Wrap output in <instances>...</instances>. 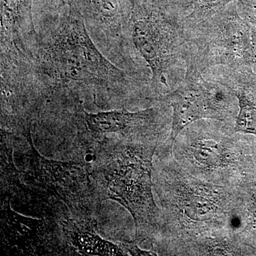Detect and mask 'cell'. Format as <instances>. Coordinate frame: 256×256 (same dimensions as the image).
Returning <instances> with one entry per match:
<instances>
[{
  "mask_svg": "<svg viewBox=\"0 0 256 256\" xmlns=\"http://www.w3.org/2000/svg\"><path fill=\"white\" fill-rule=\"evenodd\" d=\"M36 26L38 48L23 77L37 107L50 99L72 100L76 107L80 96L124 100L152 90L150 78L121 68L101 52L72 0L42 12Z\"/></svg>",
  "mask_w": 256,
  "mask_h": 256,
  "instance_id": "6da1fadb",
  "label": "cell"
},
{
  "mask_svg": "<svg viewBox=\"0 0 256 256\" xmlns=\"http://www.w3.org/2000/svg\"><path fill=\"white\" fill-rule=\"evenodd\" d=\"M116 144L96 158V175L106 192V200L118 202L132 215L136 235L154 222L158 208L152 192V160L156 144L150 140L119 138Z\"/></svg>",
  "mask_w": 256,
  "mask_h": 256,
  "instance_id": "7a4b0ae2",
  "label": "cell"
},
{
  "mask_svg": "<svg viewBox=\"0 0 256 256\" xmlns=\"http://www.w3.org/2000/svg\"><path fill=\"white\" fill-rule=\"evenodd\" d=\"M185 16L174 14L156 0L130 1L128 44L132 53L143 58L150 70L152 90L158 98L162 88H169L171 70L184 60Z\"/></svg>",
  "mask_w": 256,
  "mask_h": 256,
  "instance_id": "3957f363",
  "label": "cell"
},
{
  "mask_svg": "<svg viewBox=\"0 0 256 256\" xmlns=\"http://www.w3.org/2000/svg\"><path fill=\"white\" fill-rule=\"evenodd\" d=\"M184 28L185 64L203 74L217 67L252 68V24L235 6L196 21L184 18Z\"/></svg>",
  "mask_w": 256,
  "mask_h": 256,
  "instance_id": "277c9868",
  "label": "cell"
},
{
  "mask_svg": "<svg viewBox=\"0 0 256 256\" xmlns=\"http://www.w3.org/2000/svg\"><path fill=\"white\" fill-rule=\"evenodd\" d=\"M196 67L186 64L182 82L158 100L172 109L170 146L190 124L204 119L224 121L233 116L232 92L218 80H208Z\"/></svg>",
  "mask_w": 256,
  "mask_h": 256,
  "instance_id": "5b68a950",
  "label": "cell"
},
{
  "mask_svg": "<svg viewBox=\"0 0 256 256\" xmlns=\"http://www.w3.org/2000/svg\"><path fill=\"white\" fill-rule=\"evenodd\" d=\"M28 138L31 144L25 172L28 182L64 202L74 218H94L102 198L87 168L74 162H62L43 158L32 144L30 130Z\"/></svg>",
  "mask_w": 256,
  "mask_h": 256,
  "instance_id": "8992f818",
  "label": "cell"
},
{
  "mask_svg": "<svg viewBox=\"0 0 256 256\" xmlns=\"http://www.w3.org/2000/svg\"><path fill=\"white\" fill-rule=\"evenodd\" d=\"M72 1L82 14L89 34L109 60L133 73H146L133 56L126 36L128 0Z\"/></svg>",
  "mask_w": 256,
  "mask_h": 256,
  "instance_id": "52a82bcc",
  "label": "cell"
},
{
  "mask_svg": "<svg viewBox=\"0 0 256 256\" xmlns=\"http://www.w3.org/2000/svg\"><path fill=\"white\" fill-rule=\"evenodd\" d=\"M76 124L96 140L117 134L128 140H151L159 131L161 124L160 108L152 107L137 112L120 110L88 112L82 105L74 108Z\"/></svg>",
  "mask_w": 256,
  "mask_h": 256,
  "instance_id": "ba28073f",
  "label": "cell"
},
{
  "mask_svg": "<svg viewBox=\"0 0 256 256\" xmlns=\"http://www.w3.org/2000/svg\"><path fill=\"white\" fill-rule=\"evenodd\" d=\"M34 0H1V55L31 63L40 34Z\"/></svg>",
  "mask_w": 256,
  "mask_h": 256,
  "instance_id": "9c48e42d",
  "label": "cell"
},
{
  "mask_svg": "<svg viewBox=\"0 0 256 256\" xmlns=\"http://www.w3.org/2000/svg\"><path fill=\"white\" fill-rule=\"evenodd\" d=\"M10 208V204L4 205L2 214V238L4 244L20 247L23 254H50L52 252L46 245L48 230H52L53 223L24 217Z\"/></svg>",
  "mask_w": 256,
  "mask_h": 256,
  "instance_id": "30bf717a",
  "label": "cell"
},
{
  "mask_svg": "<svg viewBox=\"0 0 256 256\" xmlns=\"http://www.w3.org/2000/svg\"><path fill=\"white\" fill-rule=\"evenodd\" d=\"M66 244L85 256H127L122 246L104 240L97 234L96 218H66L60 220Z\"/></svg>",
  "mask_w": 256,
  "mask_h": 256,
  "instance_id": "8fae6325",
  "label": "cell"
},
{
  "mask_svg": "<svg viewBox=\"0 0 256 256\" xmlns=\"http://www.w3.org/2000/svg\"><path fill=\"white\" fill-rule=\"evenodd\" d=\"M234 1L238 0H192L193 11L185 18L194 21L202 20L223 10Z\"/></svg>",
  "mask_w": 256,
  "mask_h": 256,
  "instance_id": "7c38bea8",
  "label": "cell"
},
{
  "mask_svg": "<svg viewBox=\"0 0 256 256\" xmlns=\"http://www.w3.org/2000/svg\"><path fill=\"white\" fill-rule=\"evenodd\" d=\"M195 158L200 164L208 166H214L220 165L222 160V153L218 149L217 143L210 140L203 139L197 142Z\"/></svg>",
  "mask_w": 256,
  "mask_h": 256,
  "instance_id": "4fadbf2b",
  "label": "cell"
},
{
  "mask_svg": "<svg viewBox=\"0 0 256 256\" xmlns=\"http://www.w3.org/2000/svg\"><path fill=\"white\" fill-rule=\"evenodd\" d=\"M238 2L242 5V12L239 14L248 22L256 26V0H238Z\"/></svg>",
  "mask_w": 256,
  "mask_h": 256,
  "instance_id": "5bb4252c",
  "label": "cell"
},
{
  "mask_svg": "<svg viewBox=\"0 0 256 256\" xmlns=\"http://www.w3.org/2000/svg\"><path fill=\"white\" fill-rule=\"evenodd\" d=\"M124 250L131 256H156V252H148V250H142L138 246L137 244L134 242H124L121 244Z\"/></svg>",
  "mask_w": 256,
  "mask_h": 256,
  "instance_id": "9a60e30c",
  "label": "cell"
},
{
  "mask_svg": "<svg viewBox=\"0 0 256 256\" xmlns=\"http://www.w3.org/2000/svg\"><path fill=\"white\" fill-rule=\"evenodd\" d=\"M70 0H50L48 8L50 9H57L60 6L68 4Z\"/></svg>",
  "mask_w": 256,
  "mask_h": 256,
  "instance_id": "2e32d148",
  "label": "cell"
},
{
  "mask_svg": "<svg viewBox=\"0 0 256 256\" xmlns=\"http://www.w3.org/2000/svg\"><path fill=\"white\" fill-rule=\"evenodd\" d=\"M252 224H254V228L256 230V208L254 210V216H252Z\"/></svg>",
  "mask_w": 256,
  "mask_h": 256,
  "instance_id": "e0dca14e",
  "label": "cell"
}]
</instances>
